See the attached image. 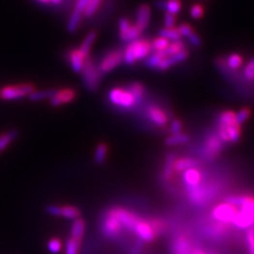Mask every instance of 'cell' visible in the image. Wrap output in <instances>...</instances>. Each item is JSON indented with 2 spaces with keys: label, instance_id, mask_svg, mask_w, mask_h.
I'll return each mask as SVG.
<instances>
[{
  "label": "cell",
  "instance_id": "cell-1",
  "mask_svg": "<svg viewBox=\"0 0 254 254\" xmlns=\"http://www.w3.org/2000/svg\"><path fill=\"white\" fill-rule=\"evenodd\" d=\"M152 51V44L149 40L135 39L130 42L123 51V61L132 65L138 60L147 59Z\"/></svg>",
  "mask_w": 254,
  "mask_h": 254
},
{
  "label": "cell",
  "instance_id": "cell-2",
  "mask_svg": "<svg viewBox=\"0 0 254 254\" xmlns=\"http://www.w3.org/2000/svg\"><path fill=\"white\" fill-rule=\"evenodd\" d=\"M81 73L86 88L90 91L96 90L100 85L102 74L91 58H88L86 60L84 67Z\"/></svg>",
  "mask_w": 254,
  "mask_h": 254
},
{
  "label": "cell",
  "instance_id": "cell-3",
  "mask_svg": "<svg viewBox=\"0 0 254 254\" xmlns=\"http://www.w3.org/2000/svg\"><path fill=\"white\" fill-rule=\"evenodd\" d=\"M109 102L121 109L132 108L137 102L129 90L126 88H114L108 92Z\"/></svg>",
  "mask_w": 254,
  "mask_h": 254
},
{
  "label": "cell",
  "instance_id": "cell-4",
  "mask_svg": "<svg viewBox=\"0 0 254 254\" xmlns=\"http://www.w3.org/2000/svg\"><path fill=\"white\" fill-rule=\"evenodd\" d=\"M238 211L233 224L240 229H246L254 223V198L246 196L245 203Z\"/></svg>",
  "mask_w": 254,
  "mask_h": 254
},
{
  "label": "cell",
  "instance_id": "cell-5",
  "mask_svg": "<svg viewBox=\"0 0 254 254\" xmlns=\"http://www.w3.org/2000/svg\"><path fill=\"white\" fill-rule=\"evenodd\" d=\"M35 90L33 85L19 84L6 86L0 90V98L3 100H19L29 96Z\"/></svg>",
  "mask_w": 254,
  "mask_h": 254
},
{
  "label": "cell",
  "instance_id": "cell-6",
  "mask_svg": "<svg viewBox=\"0 0 254 254\" xmlns=\"http://www.w3.org/2000/svg\"><path fill=\"white\" fill-rule=\"evenodd\" d=\"M122 61H123V52L120 49H113L107 52L102 58L97 66L103 75V74H107L112 70H114L115 68L118 67Z\"/></svg>",
  "mask_w": 254,
  "mask_h": 254
},
{
  "label": "cell",
  "instance_id": "cell-7",
  "mask_svg": "<svg viewBox=\"0 0 254 254\" xmlns=\"http://www.w3.org/2000/svg\"><path fill=\"white\" fill-rule=\"evenodd\" d=\"M223 148V142L216 134H209L207 135L204 146H203L202 154L206 160H212L220 154Z\"/></svg>",
  "mask_w": 254,
  "mask_h": 254
},
{
  "label": "cell",
  "instance_id": "cell-8",
  "mask_svg": "<svg viewBox=\"0 0 254 254\" xmlns=\"http://www.w3.org/2000/svg\"><path fill=\"white\" fill-rule=\"evenodd\" d=\"M238 210L237 206L225 203L216 206L212 212V215L215 220L220 221L223 224H228L234 222Z\"/></svg>",
  "mask_w": 254,
  "mask_h": 254
},
{
  "label": "cell",
  "instance_id": "cell-9",
  "mask_svg": "<svg viewBox=\"0 0 254 254\" xmlns=\"http://www.w3.org/2000/svg\"><path fill=\"white\" fill-rule=\"evenodd\" d=\"M90 0H76L75 8L72 12V15L68 21V31L74 33L77 30V28L81 22L82 16L84 15L86 8L89 5Z\"/></svg>",
  "mask_w": 254,
  "mask_h": 254
},
{
  "label": "cell",
  "instance_id": "cell-10",
  "mask_svg": "<svg viewBox=\"0 0 254 254\" xmlns=\"http://www.w3.org/2000/svg\"><path fill=\"white\" fill-rule=\"evenodd\" d=\"M108 212L120 222L122 228L135 232V227L140 219H138L133 213L121 208H114Z\"/></svg>",
  "mask_w": 254,
  "mask_h": 254
},
{
  "label": "cell",
  "instance_id": "cell-11",
  "mask_svg": "<svg viewBox=\"0 0 254 254\" xmlns=\"http://www.w3.org/2000/svg\"><path fill=\"white\" fill-rule=\"evenodd\" d=\"M214 193L215 191L211 186L206 187V186H201L199 184L198 186L188 187L189 199L192 201V203L199 205L207 203L213 197Z\"/></svg>",
  "mask_w": 254,
  "mask_h": 254
},
{
  "label": "cell",
  "instance_id": "cell-12",
  "mask_svg": "<svg viewBox=\"0 0 254 254\" xmlns=\"http://www.w3.org/2000/svg\"><path fill=\"white\" fill-rule=\"evenodd\" d=\"M142 33L139 29L135 24H131V22L127 18H121L119 21V35L120 38L124 42H132L137 39L140 34Z\"/></svg>",
  "mask_w": 254,
  "mask_h": 254
},
{
  "label": "cell",
  "instance_id": "cell-13",
  "mask_svg": "<svg viewBox=\"0 0 254 254\" xmlns=\"http://www.w3.org/2000/svg\"><path fill=\"white\" fill-rule=\"evenodd\" d=\"M146 118L156 126H165L168 123L169 115L164 109L156 105H150L145 110Z\"/></svg>",
  "mask_w": 254,
  "mask_h": 254
},
{
  "label": "cell",
  "instance_id": "cell-14",
  "mask_svg": "<svg viewBox=\"0 0 254 254\" xmlns=\"http://www.w3.org/2000/svg\"><path fill=\"white\" fill-rule=\"evenodd\" d=\"M76 98V90L72 88H65L56 90L55 94L50 98L52 106H60L74 101Z\"/></svg>",
  "mask_w": 254,
  "mask_h": 254
},
{
  "label": "cell",
  "instance_id": "cell-15",
  "mask_svg": "<svg viewBox=\"0 0 254 254\" xmlns=\"http://www.w3.org/2000/svg\"><path fill=\"white\" fill-rule=\"evenodd\" d=\"M46 211L53 216L64 217L67 219H78L80 217V211L78 208L74 206H59V205H49L46 208Z\"/></svg>",
  "mask_w": 254,
  "mask_h": 254
},
{
  "label": "cell",
  "instance_id": "cell-16",
  "mask_svg": "<svg viewBox=\"0 0 254 254\" xmlns=\"http://www.w3.org/2000/svg\"><path fill=\"white\" fill-rule=\"evenodd\" d=\"M122 226L114 216H112L109 212L103 222V231L104 233L109 237H118L120 234Z\"/></svg>",
  "mask_w": 254,
  "mask_h": 254
},
{
  "label": "cell",
  "instance_id": "cell-17",
  "mask_svg": "<svg viewBox=\"0 0 254 254\" xmlns=\"http://www.w3.org/2000/svg\"><path fill=\"white\" fill-rule=\"evenodd\" d=\"M151 19V8L147 4H142L139 6L136 12V21L135 26L139 29L141 32H143L148 27Z\"/></svg>",
  "mask_w": 254,
  "mask_h": 254
},
{
  "label": "cell",
  "instance_id": "cell-18",
  "mask_svg": "<svg viewBox=\"0 0 254 254\" xmlns=\"http://www.w3.org/2000/svg\"><path fill=\"white\" fill-rule=\"evenodd\" d=\"M67 59L69 60V64L74 72H75L77 74L82 72L83 67H84L85 61L87 59H85L77 48L71 49L69 51Z\"/></svg>",
  "mask_w": 254,
  "mask_h": 254
},
{
  "label": "cell",
  "instance_id": "cell-19",
  "mask_svg": "<svg viewBox=\"0 0 254 254\" xmlns=\"http://www.w3.org/2000/svg\"><path fill=\"white\" fill-rule=\"evenodd\" d=\"M188 51L184 50L174 56H170V57H166L162 61L161 63L158 65V67L156 70L158 71H166L168 70L171 66L175 65V64H178V63H181L183 61H185L186 59L188 58Z\"/></svg>",
  "mask_w": 254,
  "mask_h": 254
},
{
  "label": "cell",
  "instance_id": "cell-20",
  "mask_svg": "<svg viewBox=\"0 0 254 254\" xmlns=\"http://www.w3.org/2000/svg\"><path fill=\"white\" fill-rule=\"evenodd\" d=\"M135 233L141 239L148 241V242L152 241L156 236L152 229L151 222H147V221L141 220H139V222L137 223L135 227Z\"/></svg>",
  "mask_w": 254,
  "mask_h": 254
},
{
  "label": "cell",
  "instance_id": "cell-21",
  "mask_svg": "<svg viewBox=\"0 0 254 254\" xmlns=\"http://www.w3.org/2000/svg\"><path fill=\"white\" fill-rule=\"evenodd\" d=\"M191 243L186 237H181L176 239L173 246V254H191Z\"/></svg>",
  "mask_w": 254,
  "mask_h": 254
},
{
  "label": "cell",
  "instance_id": "cell-22",
  "mask_svg": "<svg viewBox=\"0 0 254 254\" xmlns=\"http://www.w3.org/2000/svg\"><path fill=\"white\" fill-rule=\"evenodd\" d=\"M202 175L201 172L195 168L186 169L184 173V180L187 187L198 186L201 183Z\"/></svg>",
  "mask_w": 254,
  "mask_h": 254
},
{
  "label": "cell",
  "instance_id": "cell-23",
  "mask_svg": "<svg viewBox=\"0 0 254 254\" xmlns=\"http://www.w3.org/2000/svg\"><path fill=\"white\" fill-rule=\"evenodd\" d=\"M96 37H97V33L95 31H90V33L87 34V36H86L84 41L82 42L81 45L79 46V48H77L85 59L89 58L90 48H91L93 43L95 42Z\"/></svg>",
  "mask_w": 254,
  "mask_h": 254
},
{
  "label": "cell",
  "instance_id": "cell-24",
  "mask_svg": "<svg viewBox=\"0 0 254 254\" xmlns=\"http://www.w3.org/2000/svg\"><path fill=\"white\" fill-rule=\"evenodd\" d=\"M168 57L166 55L165 51H161V52H154L152 55H150L146 60H145V65L148 68L151 69H157L158 65L160 64V62L166 58Z\"/></svg>",
  "mask_w": 254,
  "mask_h": 254
},
{
  "label": "cell",
  "instance_id": "cell-25",
  "mask_svg": "<svg viewBox=\"0 0 254 254\" xmlns=\"http://www.w3.org/2000/svg\"><path fill=\"white\" fill-rule=\"evenodd\" d=\"M189 139H190L189 135H186L185 133L174 134L169 135L165 139V144L167 146H178V145L186 144L189 141Z\"/></svg>",
  "mask_w": 254,
  "mask_h": 254
},
{
  "label": "cell",
  "instance_id": "cell-26",
  "mask_svg": "<svg viewBox=\"0 0 254 254\" xmlns=\"http://www.w3.org/2000/svg\"><path fill=\"white\" fill-rule=\"evenodd\" d=\"M197 166V161L193 158H181L175 160L174 162V170L181 172L186 171V169H192Z\"/></svg>",
  "mask_w": 254,
  "mask_h": 254
},
{
  "label": "cell",
  "instance_id": "cell-27",
  "mask_svg": "<svg viewBox=\"0 0 254 254\" xmlns=\"http://www.w3.org/2000/svg\"><path fill=\"white\" fill-rule=\"evenodd\" d=\"M85 232V221L78 218L75 220L72 229H71V237L77 239V240H81L82 237L84 236Z\"/></svg>",
  "mask_w": 254,
  "mask_h": 254
},
{
  "label": "cell",
  "instance_id": "cell-28",
  "mask_svg": "<svg viewBox=\"0 0 254 254\" xmlns=\"http://www.w3.org/2000/svg\"><path fill=\"white\" fill-rule=\"evenodd\" d=\"M17 135H18V133L15 130L8 131L4 133L3 135H0V153L3 152L16 138Z\"/></svg>",
  "mask_w": 254,
  "mask_h": 254
},
{
  "label": "cell",
  "instance_id": "cell-29",
  "mask_svg": "<svg viewBox=\"0 0 254 254\" xmlns=\"http://www.w3.org/2000/svg\"><path fill=\"white\" fill-rule=\"evenodd\" d=\"M57 90H34L29 96L31 101H43L45 99H50L55 94Z\"/></svg>",
  "mask_w": 254,
  "mask_h": 254
},
{
  "label": "cell",
  "instance_id": "cell-30",
  "mask_svg": "<svg viewBox=\"0 0 254 254\" xmlns=\"http://www.w3.org/2000/svg\"><path fill=\"white\" fill-rule=\"evenodd\" d=\"M127 89L132 93V95L135 97L137 103L141 101L145 95V88L143 85L140 84V83L133 82L127 87Z\"/></svg>",
  "mask_w": 254,
  "mask_h": 254
},
{
  "label": "cell",
  "instance_id": "cell-31",
  "mask_svg": "<svg viewBox=\"0 0 254 254\" xmlns=\"http://www.w3.org/2000/svg\"><path fill=\"white\" fill-rule=\"evenodd\" d=\"M184 50H186L185 43L182 42L181 40H178V41H173L172 43H169V46L165 52L168 57H170V56H174Z\"/></svg>",
  "mask_w": 254,
  "mask_h": 254
},
{
  "label": "cell",
  "instance_id": "cell-32",
  "mask_svg": "<svg viewBox=\"0 0 254 254\" xmlns=\"http://www.w3.org/2000/svg\"><path fill=\"white\" fill-rule=\"evenodd\" d=\"M159 36L163 37L169 41H178L181 40L182 36L179 32L178 29L176 28H170V29H163L159 31Z\"/></svg>",
  "mask_w": 254,
  "mask_h": 254
},
{
  "label": "cell",
  "instance_id": "cell-33",
  "mask_svg": "<svg viewBox=\"0 0 254 254\" xmlns=\"http://www.w3.org/2000/svg\"><path fill=\"white\" fill-rule=\"evenodd\" d=\"M242 64H243V59L239 54L234 53V54H231L228 56L227 67H229V69L236 71L237 69L241 67Z\"/></svg>",
  "mask_w": 254,
  "mask_h": 254
},
{
  "label": "cell",
  "instance_id": "cell-34",
  "mask_svg": "<svg viewBox=\"0 0 254 254\" xmlns=\"http://www.w3.org/2000/svg\"><path fill=\"white\" fill-rule=\"evenodd\" d=\"M174 162H175V154L173 152L169 153L167 157V160H166V163H165V166H164V177L165 179L169 180L171 178L172 174H173V171H174Z\"/></svg>",
  "mask_w": 254,
  "mask_h": 254
},
{
  "label": "cell",
  "instance_id": "cell-35",
  "mask_svg": "<svg viewBox=\"0 0 254 254\" xmlns=\"http://www.w3.org/2000/svg\"><path fill=\"white\" fill-rule=\"evenodd\" d=\"M181 8H182L181 0H165L164 10L169 14L176 15L177 14L180 13Z\"/></svg>",
  "mask_w": 254,
  "mask_h": 254
},
{
  "label": "cell",
  "instance_id": "cell-36",
  "mask_svg": "<svg viewBox=\"0 0 254 254\" xmlns=\"http://www.w3.org/2000/svg\"><path fill=\"white\" fill-rule=\"evenodd\" d=\"M107 146L105 143H100L97 145L96 150L94 152V160L97 164H103L106 158L107 154Z\"/></svg>",
  "mask_w": 254,
  "mask_h": 254
},
{
  "label": "cell",
  "instance_id": "cell-37",
  "mask_svg": "<svg viewBox=\"0 0 254 254\" xmlns=\"http://www.w3.org/2000/svg\"><path fill=\"white\" fill-rule=\"evenodd\" d=\"M151 44H152V50L154 51V52H161V51H165L168 48L169 41L159 36L152 41Z\"/></svg>",
  "mask_w": 254,
  "mask_h": 254
},
{
  "label": "cell",
  "instance_id": "cell-38",
  "mask_svg": "<svg viewBox=\"0 0 254 254\" xmlns=\"http://www.w3.org/2000/svg\"><path fill=\"white\" fill-rule=\"evenodd\" d=\"M236 122V113L232 110H224L222 111L218 119V123L221 124H231Z\"/></svg>",
  "mask_w": 254,
  "mask_h": 254
},
{
  "label": "cell",
  "instance_id": "cell-39",
  "mask_svg": "<svg viewBox=\"0 0 254 254\" xmlns=\"http://www.w3.org/2000/svg\"><path fill=\"white\" fill-rule=\"evenodd\" d=\"M80 245L81 240H77L73 237L69 238L66 243V254H78Z\"/></svg>",
  "mask_w": 254,
  "mask_h": 254
},
{
  "label": "cell",
  "instance_id": "cell-40",
  "mask_svg": "<svg viewBox=\"0 0 254 254\" xmlns=\"http://www.w3.org/2000/svg\"><path fill=\"white\" fill-rule=\"evenodd\" d=\"M102 2L103 0H90L89 5L85 11L84 16L87 18L92 16L96 13V11L99 9Z\"/></svg>",
  "mask_w": 254,
  "mask_h": 254
},
{
  "label": "cell",
  "instance_id": "cell-41",
  "mask_svg": "<svg viewBox=\"0 0 254 254\" xmlns=\"http://www.w3.org/2000/svg\"><path fill=\"white\" fill-rule=\"evenodd\" d=\"M251 114H252V111L250 108H247V107L241 108L237 113H236V122L239 126L242 125L249 120Z\"/></svg>",
  "mask_w": 254,
  "mask_h": 254
},
{
  "label": "cell",
  "instance_id": "cell-42",
  "mask_svg": "<svg viewBox=\"0 0 254 254\" xmlns=\"http://www.w3.org/2000/svg\"><path fill=\"white\" fill-rule=\"evenodd\" d=\"M244 77L249 81H254V57H253L243 71Z\"/></svg>",
  "mask_w": 254,
  "mask_h": 254
},
{
  "label": "cell",
  "instance_id": "cell-43",
  "mask_svg": "<svg viewBox=\"0 0 254 254\" xmlns=\"http://www.w3.org/2000/svg\"><path fill=\"white\" fill-rule=\"evenodd\" d=\"M204 15V9L201 4H194L190 9V15L193 19L199 20Z\"/></svg>",
  "mask_w": 254,
  "mask_h": 254
},
{
  "label": "cell",
  "instance_id": "cell-44",
  "mask_svg": "<svg viewBox=\"0 0 254 254\" xmlns=\"http://www.w3.org/2000/svg\"><path fill=\"white\" fill-rule=\"evenodd\" d=\"M62 243L59 238H52L48 242V249L52 254H59L61 251Z\"/></svg>",
  "mask_w": 254,
  "mask_h": 254
},
{
  "label": "cell",
  "instance_id": "cell-45",
  "mask_svg": "<svg viewBox=\"0 0 254 254\" xmlns=\"http://www.w3.org/2000/svg\"><path fill=\"white\" fill-rule=\"evenodd\" d=\"M182 129H183L182 121L180 120H178V119H174L172 120V122L170 123V127H169L171 135L182 133Z\"/></svg>",
  "mask_w": 254,
  "mask_h": 254
},
{
  "label": "cell",
  "instance_id": "cell-46",
  "mask_svg": "<svg viewBox=\"0 0 254 254\" xmlns=\"http://www.w3.org/2000/svg\"><path fill=\"white\" fill-rule=\"evenodd\" d=\"M177 29H178V30H179V32H180V34H181V36H182V37H186V38H188V37H189L191 34L194 33L192 27H191L190 25L186 24V23H184V24L180 25V26H179Z\"/></svg>",
  "mask_w": 254,
  "mask_h": 254
},
{
  "label": "cell",
  "instance_id": "cell-47",
  "mask_svg": "<svg viewBox=\"0 0 254 254\" xmlns=\"http://www.w3.org/2000/svg\"><path fill=\"white\" fill-rule=\"evenodd\" d=\"M176 23V17L174 15H171L169 13H166L165 18H164V24H165V29H170L174 28V25Z\"/></svg>",
  "mask_w": 254,
  "mask_h": 254
},
{
  "label": "cell",
  "instance_id": "cell-48",
  "mask_svg": "<svg viewBox=\"0 0 254 254\" xmlns=\"http://www.w3.org/2000/svg\"><path fill=\"white\" fill-rule=\"evenodd\" d=\"M187 39H188L189 43L191 44V45H193V46H195V47H199V46L202 45V40H201V38H200L197 34L195 33V32L191 34Z\"/></svg>",
  "mask_w": 254,
  "mask_h": 254
},
{
  "label": "cell",
  "instance_id": "cell-49",
  "mask_svg": "<svg viewBox=\"0 0 254 254\" xmlns=\"http://www.w3.org/2000/svg\"><path fill=\"white\" fill-rule=\"evenodd\" d=\"M247 242L249 245V248L252 249L254 247V229H251L247 233Z\"/></svg>",
  "mask_w": 254,
  "mask_h": 254
},
{
  "label": "cell",
  "instance_id": "cell-50",
  "mask_svg": "<svg viewBox=\"0 0 254 254\" xmlns=\"http://www.w3.org/2000/svg\"><path fill=\"white\" fill-rule=\"evenodd\" d=\"M40 4H43V5H48V4H51L50 0H34Z\"/></svg>",
  "mask_w": 254,
  "mask_h": 254
},
{
  "label": "cell",
  "instance_id": "cell-51",
  "mask_svg": "<svg viewBox=\"0 0 254 254\" xmlns=\"http://www.w3.org/2000/svg\"><path fill=\"white\" fill-rule=\"evenodd\" d=\"M62 0H50V3L54 6H60L61 4Z\"/></svg>",
  "mask_w": 254,
  "mask_h": 254
},
{
  "label": "cell",
  "instance_id": "cell-52",
  "mask_svg": "<svg viewBox=\"0 0 254 254\" xmlns=\"http://www.w3.org/2000/svg\"><path fill=\"white\" fill-rule=\"evenodd\" d=\"M250 251H251V254H254V247L252 248V249H250Z\"/></svg>",
  "mask_w": 254,
  "mask_h": 254
},
{
  "label": "cell",
  "instance_id": "cell-53",
  "mask_svg": "<svg viewBox=\"0 0 254 254\" xmlns=\"http://www.w3.org/2000/svg\"></svg>",
  "mask_w": 254,
  "mask_h": 254
}]
</instances>
